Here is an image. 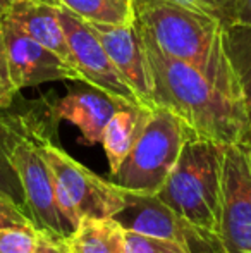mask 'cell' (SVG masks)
<instances>
[{
    "label": "cell",
    "mask_w": 251,
    "mask_h": 253,
    "mask_svg": "<svg viewBox=\"0 0 251 253\" xmlns=\"http://www.w3.org/2000/svg\"><path fill=\"white\" fill-rule=\"evenodd\" d=\"M138 30L151 78L153 105L176 114L196 138L224 147L251 145V116L246 103L215 86L193 66L164 53L143 28Z\"/></svg>",
    "instance_id": "6da1fadb"
},
{
    "label": "cell",
    "mask_w": 251,
    "mask_h": 253,
    "mask_svg": "<svg viewBox=\"0 0 251 253\" xmlns=\"http://www.w3.org/2000/svg\"><path fill=\"white\" fill-rule=\"evenodd\" d=\"M134 21L164 53L193 66L215 86L245 102L225 50L220 21L176 0H133Z\"/></svg>",
    "instance_id": "7a4b0ae2"
},
{
    "label": "cell",
    "mask_w": 251,
    "mask_h": 253,
    "mask_svg": "<svg viewBox=\"0 0 251 253\" xmlns=\"http://www.w3.org/2000/svg\"><path fill=\"white\" fill-rule=\"evenodd\" d=\"M225 147L191 136L172 172L157 193L191 224L218 236L222 207V162Z\"/></svg>",
    "instance_id": "3957f363"
},
{
    "label": "cell",
    "mask_w": 251,
    "mask_h": 253,
    "mask_svg": "<svg viewBox=\"0 0 251 253\" xmlns=\"http://www.w3.org/2000/svg\"><path fill=\"white\" fill-rule=\"evenodd\" d=\"M191 136L193 133L176 114L153 107L134 147L108 181L126 193L157 195Z\"/></svg>",
    "instance_id": "277c9868"
},
{
    "label": "cell",
    "mask_w": 251,
    "mask_h": 253,
    "mask_svg": "<svg viewBox=\"0 0 251 253\" xmlns=\"http://www.w3.org/2000/svg\"><path fill=\"white\" fill-rule=\"evenodd\" d=\"M40 150L52 176L55 207L69 231L84 217H114L126 207V191L74 160L47 129L40 134Z\"/></svg>",
    "instance_id": "5b68a950"
},
{
    "label": "cell",
    "mask_w": 251,
    "mask_h": 253,
    "mask_svg": "<svg viewBox=\"0 0 251 253\" xmlns=\"http://www.w3.org/2000/svg\"><path fill=\"white\" fill-rule=\"evenodd\" d=\"M47 129L33 114L12 148V167L17 174L24 197V210L33 224L55 236H69V227L55 207L54 184L48 166L40 150V134Z\"/></svg>",
    "instance_id": "8992f818"
},
{
    "label": "cell",
    "mask_w": 251,
    "mask_h": 253,
    "mask_svg": "<svg viewBox=\"0 0 251 253\" xmlns=\"http://www.w3.org/2000/svg\"><path fill=\"white\" fill-rule=\"evenodd\" d=\"M114 217L127 231L174 241L188 253H225L217 234L191 224L157 195L126 193V207Z\"/></svg>",
    "instance_id": "52a82bcc"
},
{
    "label": "cell",
    "mask_w": 251,
    "mask_h": 253,
    "mask_svg": "<svg viewBox=\"0 0 251 253\" xmlns=\"http://www.w3.org/2000/svg\"><path fill=\"white\" fill-rule=\"evenodd\" d=\"M218 238L225 253H251V145H227Z\"/></svg>",
    "instance_id": "ba28073f"
},
{
    "label": "cell",
    "mask_w": 251,
    "mask_h": 253,
    "mask_svg": "<svg viewBox=\"0 0 251 253\" xmlns=\"http://www.w3.org/2000/svg\"><path fill=\"white\" fill-rule=\"evenodd\" d=\"M59 17L81 83L104 91L122 107H141L90 24L62 5H59Z\"/></svg>",
    "instance_id": "9c48e42d"
},
{
    "label": "cell",
    "mask_w": 251,
    "mask_h": 253,
    "mask_svg": "<svg viewBox=\"0 0 251 253\" xmlns=\"http://www.w3.org/2000/svg\"><path fill=\"white\" fill-rule=\"evenodd\" d=\"M5 43L7 69L12 86L19 93L24 88L50 81H79V76L52 50L45 48L26 33L0 19Z\"/></svg>",
    "instance_id": "30bf717a"
},
{
    "label": "cell",
    "mask_w": 251,
    "mask_h": 253,
    "mask_svg": "<svg viewBox=\"0 0 251 253\" xmlns=\"http://www.w3.org/2000/svg\"><path fill=\"white\" fill-rule=\"evenodd\" d=\"M90 28L104 45L122 80L136 95L140 105L153 109L151 78L136 21L126 24H90Z\"/></svg>",
    "instance_id": "8fae6325"
},
{
    "label": "cell",
    "mask_w": 251,
    "mask_h": 253,
    "mask_svg": "<svg viewBox=\"0 0 251 253\" xmlns=\"http://www.w3.org/2000/svg\"><path fill=\"white\" fill-rule=\"evenodd\" d=\"M114 98L93 86L77 88L64 95L61 100L48 105L50 117L57 121H67L81 131V143H102L104 129L108 119L117 109H121Z\"/></svg>",
    "instance_id": "7c38bea8"
},
{
    "label": "cell",
    "mask_w": 251,
    "mask_h": 253,
    "mask_svg": "<svg viewBox=\"0 0 251 253\" xmlns=\"http://www.w3.org/2000/svg\"><path fill=\"white\" fill-rule=\"evenodd\" d=\"M0 19L10 23L35 42L52 50L71 69L76 71L61 17H59V3L45 2V0H19L10 3L3 10Z\"/></svg>",
    "instance_id": "4fadbf2b"
},
{
    "label": "cell",
    "mask_w": 251,
    "mask_h": 253,
    "mask_svg": "<svg viewBox=\"0 0 251 253\" xmlns=\"http://www.w3.org/2000/svg\"><path fill=\"white\" fill-rule=\"evenodd\" d=\"M150 109L144 107H121L108 119L104 129L102 145L108 160V170L114 174L134 147Z\"/></svg>",
    "instance_id": "5bb4252c"
},
{
    "label": "cell",
    "mask_w": 251,
    "mask_h": 253,
    "mask_svg": "<svg viewBox=\"0 0 251 253\" xmlns=\"http://www.w3.org/2000/svg\"><path fill=\"white\" fill-rule=\"evenodd\" d=\"M126 229L115 217H84L67 236L71 253H124Z\"/></svg>",
    "instance_id": "9a60e30c"
},
{
    "label": "cell",
    "mask_w": 251,
    "mask_h": 253,
    "mask_svg": "<svg viewBox=\"0 0 251 253\" xmlns=\"http://www.w3.org/2000/svg\"><path fill=\"white\" fill-rule=\"evenodd\" d=\"M30 116V114H28ZM28 116H10L0 110V195L24 210L21 183L12 167V148L28 123ZM26 212V210H24Z\"/></svg>",
    "instance_id": "2e32d148"
},
{
    "label": "cell",
    "mask_w": 251,
    "mask_h": 253,
    "mask_svg": "<svg viewBox=\"0 0 251 253\" xmlns=\"http://www.w3.org/2000/svg\"><path fill=\"white\" fill-rule=\"evenodd\" d=\"M225 50L251 116V24L232 23L225 26Z\"/></svg>",
    "instance_id": "e0dca14e"
},
{
    "label": "cell",
    "mask_w": 251,
    "mask_h": 253,
    "mask_svg": "<svg viewBox=\"0 0 251 253\" xmlns=\"http://www.w3.org/2000/svg\"><path fill=\"white\" fill-rule=\"evenodd\" d=\"M90 24H126L134 21L133 0H55Z\"/></svg>",
    "instance_id": "ac0fdd59"
},
{
    "label": "cell",
    "mask_w": 251,
    "mask_h": 253,
    "mask_svg": "<svg viewBox=\"0 0 251 253\" xmlns=\"http://www.w3.org/2000/svg\"><path fill=\"white\" fill-rule=\"evenodd\" d=\"M40 236L41 229L33 224L0 227V253H33Z\"/></svg>",
    "instance_id": "d6986e66"
},
{
    "label": "cell",
    "mask_w": 251,
    "mask_h": 253,
    "mask_svg": "<svg viewBox=\"0 0 251 253\" xmlns=\"http://www.w3.org/2000/svg\"><path fill=\"white\" fill-rule=\"evenodd\" d=\"M124 253H188L178 243L162 238L127 231L124 234Z\"/></svg>",
    "instance_id": "ffe728a7"
},
{
    "label": "cell",
    "mask_w": 251,
    "mask_h": 253,
    "mask_svg": "<svg viewBox=\"0 0 251 253\" xmlns=\"http://www.w3.org/2000/svg\"><path fill=\"white\" fill-rule=\"evenodd\" d=\"M182 5L220 21L224 26L234 23L236 0H176Z\"/></svg>",
    "instance_id": "44dd1931"
},
{
    "label": "cell",
    "mask_w": 251,
    "mask_h": 253,
    "mask_svg": "<svg viewBox=\"0 0 251 253\" xmlns=\"http://www.w3.org/2000/svg\"><path fill=\"white\" fill-rule=\"evenodd\" d=\"M17 91L12 86L7 69V57H5V43H3L2 28H0V110H5L12 105Z\"/></svg>",
    "instance_id": "7402d4cb"
},
{
    "label": "cell",
    "mask_w": 251,
    "mask_h": 253,
    "mask_svg": "<svg viewBox=\"0 0 251 253\" xmlns=\"http://www.w3.org/2000/svg\"><path fill=\"white\" fill-rule=\"evenodd\" d=\"M31 224H33V220L28 217V213L19 205L0 195V227L31 226Z\"/></svg>",
    "instance_id": "603a6c76"
},
{
    "label": "cell",
    "mask_w": 251,
    "mask_h": 253,
    "mask_svg": "<svg viewBox=\"0 0 251 253\" xmlns=\"http://www.w3.org/2000/svg\"><path fill=\"white\" fill-rule=\"evenodd\" d=\"M33 253H71L67 236H55L48 231H41L38 247Z\"/></svg>",
    "instance_id": "cb8c5ba5"
},
{
    "label": "cell",
    "mask_w": 251,
    "mask_h": 253,
    "mask_svg": "<svg viewBox=\"0 0 251 253\" xmlns=\"http://www.w3.org/2000/svg\"><path fill=\"white\" fill-rule=\"evenodd\" d=\"M234 23L251 24V0H236Z\"/></svg>",
    "instance_id": "d4e9b609"
},
{
    "label": "cell",
    "mask_w": 251,
    "mask_h": 253,
    "mask_svg": "<svg viewBox=\"0 0 251 253\" xmlns=\"http://www.w3.org/2000/svg\"><path fill=\"white\" fill-rule=\"evenodd\" d=\"M14 2H19V0H0V12L3 14V10H5L7 7H9L10 3H14ZM45 2H54V3H57L55 0H45Z\"/></svg>",
    "instance_id": "484cf974"
},
{
    "label": "cell",
    "mask_w": 251,
    "mask_h": 253,
    "mask_svg": "<svg viewBox=\"0 0 251 253\" xmlns=\"http://www.w3.org/2000/svg\"><path fill=\"white\" fill-rule=\"evenodd\" d=\"M0 17H2V12H0Z\"/></svg>",
    "instance_id": "4316f807"
}]
</instances>
